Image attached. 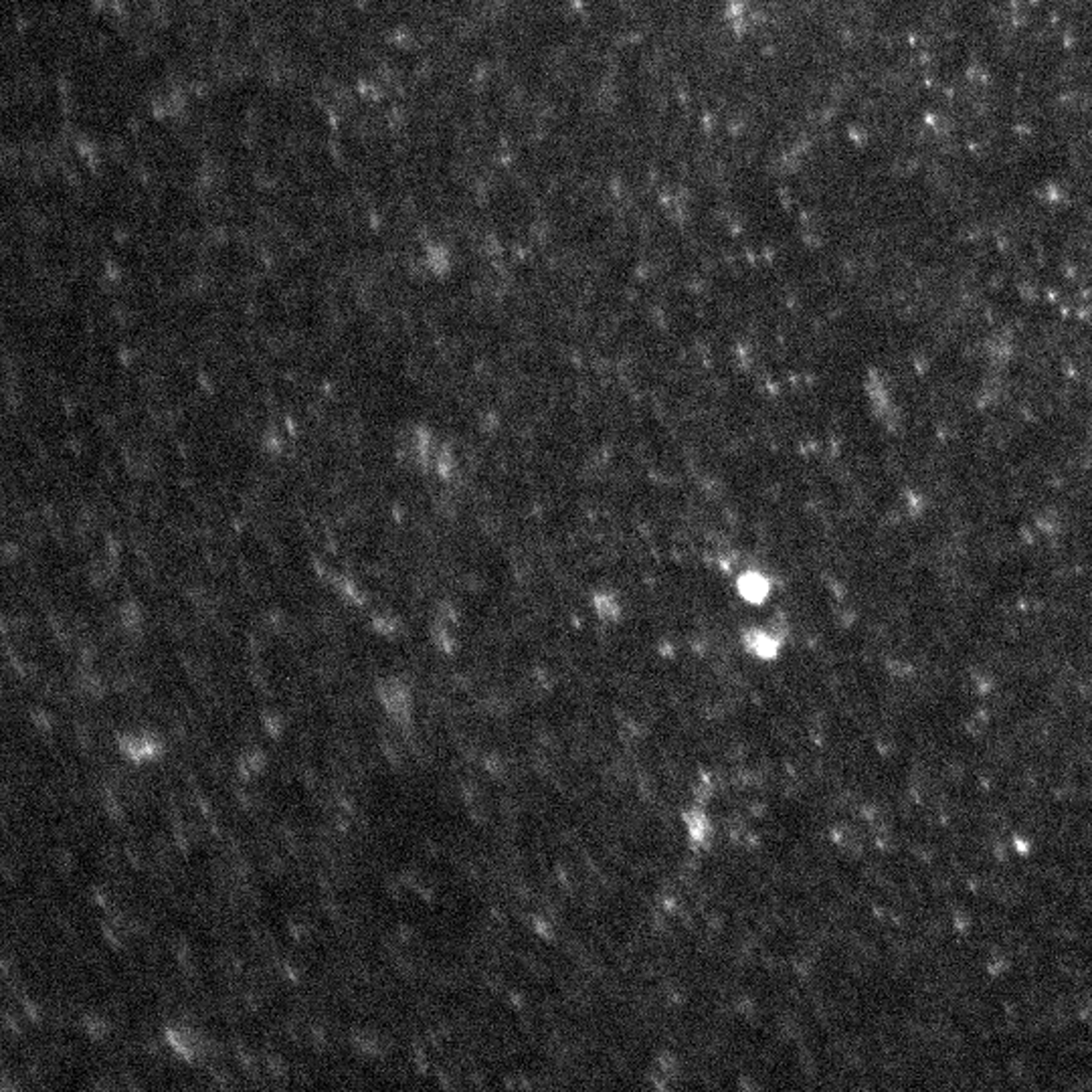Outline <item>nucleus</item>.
<instances>
[{
    "mask_svg": "<svg viewBox=\"0 0 1092 1092\" xmlns=\"http://www.w3.org/2000/svg\"><path fill=\"white\" fill-rule=\"evenodd\" d=\"M482 765H484V771L492 779L504 781L508 773H510V765L498 752H486L484 758H482Z\"/></svg>",
    "mask_w": 1092,
    "mask_h": 1092,
    "instance_id": "4468645a",
    "label": "nucleus"
},
{
    "mask_svg": "<svg viewBox=\"0 0 1092 1092\" xmlns=\"http://www.w3.org/2000/svg\"><path fill=\"white\" fill-rule=\"evenodd\" d=\"M162 1040H165L168 1050L185 1064H200L203 1060H209L212 1048H215L203 1032L186 1024V1021L165 1026Z\"/></svg>",
    "mask_w": 1092,
    "mask_h": 1092,
    "instance_id": "7ed1b4c3",
    "label": "nucleus"
},
{
    "mask_svg": "<svg viewBox=\"0 0 1092 1092\" xmlns=\"http://www.w3.org/2000/svg\"><path fill=\"white\" fill-rule=\"evenodd\" d=\"M118 755L131 767H146L165 757V738L150 728H130L114 737Z\"/></svg>",
    "mask_w": 1092,
    "mask_h": 1092,
    "instance_id": "f03ea898",
    "label": "nucleus"
},
{
    "mask_svg": "<svg viewBox=\"0 0 1092 1092\" xmlns=\"http://www.w3.org/2000/svg\"><path fill=\"white\" fill-rule=\"evenodd\" d=\"M680 1078V1060L671 1052H660L651 1064L650 1084L657 1090H670L677 1087Z\"/></svg>",
    "mask_w": 1092,
    "mask_h": 1092,
    "instance_id": "0eeeda50",
    "label": "nucleus"
},
{
    "mask_svg": "<svg viewBox=\"0 0 1092 1092\" xmlns=\"http://www.w3.org/2000/svg\"><path fill=\"white\" fill-rule=\"evenodd\" d=\"M263 870H266L269 876L275 878V876L284 874L286 862H284V859H281V856H278V853H272V856L266 859V864H263Z\"/></svg>",
    "mask_w": 1092,
    "mask_h": 1092,
    "instance_id": "cd10ccee",
    "label": "nucleus"
},
{
    "mask_svg": "<svg viewBox=\"0 0 1092 1092\" xmlns=\"http://www.w3.org/2000/svg\"><path fill=\"white\" fill-rule=\"evenodd\" d=\"M233 1052H235V1060H237V1062H239V1066H241L243 1070L251 1072V1070L255 1068V1066H257V1056H255L253 1050H251V1048H249L247 1044H241V1041H235Z\"/></svg>",
    "mask_w": 1092,
    "mask_h": 1092,
    "instance_id": "aec40b11",
    "label": "nucleus"
},
{
    "mask_svg": "<svg viewBox=\"0 0 1092 1092\" xmlns=\"http://www.w3.org/2000/svg\"><path fill=\"white\" fill-rule=\"evenodd\" d=\"M374 696L388 723L401 734L411 737L415 731V696L409 684L397 676L379 677L374 684Z\"/></svg>",
    "mask_w": 1092,
    "mask_h": 1092,
    "instance_id": "f257e3e1",
    "label": "nucleus"
},
{
    "mask_svg": "<svg viewBox=\"0 0 1092 1092\" xmlns=\"http://www.w3.org/2000/svg\"><path fill=\"white\" fill-rule=\"evenodd\" d=\"M90 900L98 908H102V910H110L111 907H114V894H111L110 890L104 888V886H91Z\"/></svg>",
    "mask_w": 1092,
    "mask_h": 1092,
    "instance_id": "4be33fe9",
    "label": "nucleus"
},
{
    "mask_svg": "<svg viewBox=\"0 0 1092 1092\" xmlns=\"http://www.w3.org/2000/svg\"><path fill=\"white\" fill-rule=\"evenodd\" d=\"M269 765L267 752L260 746H247L235 757V773L243 783H253L266 773Z\"/></svg>",
    "mask_w": 1092,
    "mask_h": 1092,
    "instance_id": "423d86ee",
    "label": "nucleus"
},
{
    "mask_svg": "<svg viewBox=\"0 0 1092 1092\" xmlns=\"http://www.w3.org/2000/svg\"><path fill=\"white\" fill-rule=\"evenodd\" d=\"M122 853H124V858L128 859V862H130L131 868H134V870L142 868V864H144V852H142V850H138L134 844H125V846H124V850H122Z\"/></svg>",
    "mask_w": 1092,
    "mask_h": 1092,
    "instance_id": "a878e982",
    "label": "nucleus"
},
{
    "mask_svg": "<svg viewBox=\"0 0 1092 1092\" xmlns=\"http://www.w3.org/2000/svg\"><path fill=\"white\" fill-rule=\"evenodd\" d=\"M30 723H33V726L37 728V731L43 732V734H49V732L53 731V726H55L53 714L49 712L47 708H43V706H35L33 711H30Z\"/></svg>",
    "mask_w": 1092,
    "mask_h": 1092,
    "instance_id": "f3484780",
    "label": "nucleus"
},
{
    "mask_svg": "<svg viewBox=\"0 0 1092 1092\" xmlns=\"http://www.w3.org/2000/svg\"><path fill=\"white\" fill-rule=\"evenodd\" d=\"M415 934H417L415 928L409 927V925H399V928H397V937H399L401 945H411L413 937H415Z\"/></svg>",
    "mask_w": 1092,
    "mask_h": 1092,
    "instance_id": "2f4dec72",
    "label": "nucleus"
},
{
    "mask_svg": "<svg viewBox=\"0 0 1092 1092\" xmlns=\"http://www.w3.org/2000/svg\"><path fill=\"white\" fill-rule=\"evenodd\" d=\"M637 789H639V795H642V799H644V801H651V799H654L656 793H657V787H656L654 777H651V775H645V773L639 775V777H637Z\"/></svg>",
    "mask_w": 1092,
    "mask_h": 1092,
    "instance_id": "393cba45",
    "label": "nucleus"
},
{
    "mask_svg": "<svg viewBox=\"0 0 1092 1092\" xmlns=\"http://www.w3.org/2000/svg\"><path fill=\"white\" fill-rule=\"evenodd\" d=\"M102 937L105 943H108L111 949H124L125 945L130 943V939L134 937V928H131V919L125 914H105L102 919Z\"/></svg>",
    "mask_w": 1092,
    "mask_h": 1092,
    "instance_id": "6e6552de",
    "label": "nucleus"
},
{
    "mask_svg": "<svg viewBox=\"0 0 1092 1092\" xmlns=\"http://www.w3.org/2000/svg\"><path fill=\"white\" fill-rule=\"evenodd\" d=\"M81 1030L87 1035V1038L93 1041H104L108 1040L111 1032H114V1024L108 1015L98 1014V1012H85L81 1015Z\"/></svg>",
    "mask_w": 1092,
    "mask_h": 1092,
    "instance_id": "9d476101",
    "label": "nucleus"
},
{
    "mask_svg": "<svg viewBox=\"0 0 1092 1092\" xmlns=\"http://www.w3.org/2000/svg\"><path fill=\"white\" fill-rule=\"evenodd\" d=\"M73 737L75 743L79 745L81 751H90L93 746V728L85 723V720H78L73 726Z\"/></svg>",
    "mask_w": 1092,
    "mask_h": 1092,
    "instance_id": "6ab92c4d",
    "label": "nucleus"
},
{
    "mask_svg": "<svg viewBox=\"0 0 1092 1092\" xmlns=\"http://www.w3.org/2000/svg\"><path fill=\"white\" fill-rule=\"evenodd\" d=\"M680 821L692 850H711L714 839V824L704 806L696 803V806L682 809Z\"/></svg>",
    "mask_w": 1092,
    "mask_h": 1092,
    "instance_id": "20e7f679",
    "label": "nucleus"
},
{
    "mask_svg": "<svg viewBox=\"0 0 1092 1092\" xmlns=\"http://www.w3.org/2000/svg\"><path fill=\"white\" fill-rule=\"evenodd\" d=\"M348 1044L362 1058H381L388 1052L387 1040L379 1032L368 1028H354L348 1034Z\"/></svg>",
    "mask_w": 1092,
    "mask_h": 1092,
    "instance_id": "1a4fd4ad",
    "label": "nucleus"
},
{
    "mask_svg": "<svg viewBox=\"0 0 1092 1092\" xmlns=\"http://www.w3.org/2000/svg\"><path fill=\"white\" fill-rule=\"evenodd\" d=\"M263 1064H266V1068L272 1078H287V1075H290V1066H287V1062L280 1056V1054H266Z\"/></svg>",
    "mask_w": 1092,
    "mask_h": 1092,
    "instance_id": "a211bd4d",
    "label": "nucleus"
},
{
    "mask_svg": "<svg viewBox=\"0 0 1092 1092\" xmlns=\"http://www.w3.org/2000/svg\"><path fill=\"white\" fill-rule=\"evenodd\" d=\"M21 1012L27 1015L30 1021H39L41 1018V1009L37 1008V1003L33 1000H29V997H24V1000L21 1001Z\"/></svg>",
    "mask_w": 1092,
    "mask_h": 1092,
    "instance_id": "c756f323",
    "label": "nucleus"
},
{
    "mask_svg": "<svg viewBox=\"0 0 1092 1092\" xmlns=\"http://www.w3.org/2000/svg\"><path fill=\"white\" fill-rule=\"evenodd\" d=\"M4 1028H6V1032H10V1034L21 1032V1024H18V1020L15 1018V1014L9 1012V1009H6V1012H4Z\"/></svg>",
    "mask_w": 1092,
    "mask_h": 1092,
    "instance_id": "473e14b6",
    "label": "nucleus"
},
{
    "mask_svg": "<svg viewBox=\"0 0 1092 1092\" xmlns=\"http://www.w3.org/2000/svg\"><path fill=\"white\" fill-rule=\"evenodd\" d=\"M379 751L385 761L388 763V767L393 769H403L405 761H407V751L401 740L394 738V734H381L379 738Z\"/></svg>",
    "mask_w": 1092,
    "mask_h": 1092,
    "instance_id": "9b49d317",
    "label": "nucleus"
},
{
    "mask_svg": "<svg viewBox=\"0 0 1092 1092\" xmlns=\"http://www.w3.org/2000/svg\"><path fill=\"white\" fill-rule=\"evenodd\" d=\"M287 933H290V937L296 940V943H302V940L310 937V925H307V920L304 919L292 916V919L287 920Z\"/></svg>",
    "mask_w": 1092,
    "mask_h": 1092,
    "instance_id": "412c9836",
    "label": "nucleus"
},
{
    "mask_svg": "<svg viewBox=\"0 0 1092 1092\" xmlns=\"http://www.w3.org/2000/svg\"><path fill=\"white\" fill-rule=\"evenodd\" d=\"M55 868H57L59 874L69 876L75 870V856L69 850H59L55 853Z\"/></svg>",
    "mask_w": 1092,
    "mask_h": 1092,
    "instance_id": "5701e85b",
    "label": "nucleus"
},
{
    "mask_svg": "<svg viewBox=\"0 0 1092 1092\" xmlns=\"http://www.w3.org/2000/svg\"><path fill=\"white\" fill-rule=\"evenodd\" d=\"M298 775H300V779L304 781V785H306V787H310V789L316 787V783H318V773H316V771H313L312 767H302V769L298 771Z\"/></svg>",
    "mask_w": 1092,
    "mask_h": 1092,
    "instance_id": "7c9ffc66",
    "label": "nucleus"
},
{
    "mask_svg": "<svg viewBox=\"0 0 1092 1092\" xmlns=\"http://www.w3.org/2000/svg\"><path fill=\"white\" fill-rule=\"evenodd\" d=\"M245 785H247V783H243V785H239V787L235 789V799L239 801V806L243 809H251V807L255 806V795L251 793V791Z\"/></svg>",
    "mask_w": 1092,
    "mask_h": 1092,
    "instance_id": "c85d7f7f",
    "label": "nucleus"
},
{
    "mask_svg": "<svg viewBox=\"0 0 1092 1092\" xmlns=\"http://www.w3.org/2000/svg\"><path fill=\"white\" fill-rule=\"evenodd\" d=\"M781 644H783V637L777 631L751 627V630H746L743 633V645H745L746 654L763 662L777 660V656H779V651H781Z\"/></svg>",
    "mask_w": 1092,
    "mask_h": 1092,
    "instance_id": "39448f33",
    "label": "nucleus"
},
{
    "mask_svg": "<svg viewBox=\"0 0 1092 1092\" xmlns=\"http://www.w3.org/2000/svg\"><path fill=\"white\" fill-rule=\"evenodd\" d=\"M322 908H324V913H326V914H328V916H330V919H332V920H340V919H342V916H344V914H342V913H344V910H342V905H340V900H336V899H332V896H330V894H326V899L322 900Z\"/></svg>",
    "mask_w": 1092,
    "mask_h": 1092,
    "instance_id": "bb28decb",
    "label": "nucleus"
},
{
    "mask_svg": "<svg viewBox=\"0 0 1092 1092\" xmlns=\"http://www.w3.org/2000/svg\"><path fill=\"white\" fill-rule=\"evenodd\" d=\"M740 593H743L745 599L752 601V603H758V601H763L765 597H767L769 591H767V587H765L761 576H746V579L743 581V591Z\"/></svg>",
    "mask_w": 1092,
    "mask_h": 1092,
    "instance_id": "dca6fc26",
    "label": "nucleus"
},
{
    "mask_svg": "<svg viewBox=\"0 0 1092 1092\" xmlns=\"http://www.w3.org/2000/svg\"><path fill=\"white\" fill-rule=\"evenodd\" d=\"M530 927L536 937H541L543 940H555L556 937V927L549 914H530Z\"/></svg>",
    "mask_w": 1092,
    "mask_h": 1092,
    "instance_id": "2eb2a0df",
    "label": "nucleus"
},
{
    "mask_svg": "<svg viewBox=\"0 0 1092 1092\" xmlns=\"http://www.w3.org/2000/svg\"><path fill=\"white\" fill-rule=\"evenodd\" d=\"M75 688H78V692L81 696H85V698H91V700H99L105 694V686H104L102 677H99L98 674H93V671H81V674L78 676V680H75Z\"/></svg>",
    "mask_w": 1092,
    "mask_h": 1092,
    "instance_id": "ddd939ff",
    "label": "nucleus"
},
{
    "mask_svg": "<svg viewBox=\"0 0 1092 1092\" xmlns=\"http://www.w3.org/2000/svg\"><path fill=\"white\" fill-rule=\"evenodd\" d=\"M307 1041L316 1048V1050H326L328 1048V1034H326V1028L322 1026H312L307 1028Z\"/></svg>",
    "mask_w": 1092,
    "mask_h": 1092,
    "instance_id": "b1692460",
    "label": "nucleus"
},
{
    "mask_svg": "<svg viewBox=\"0 0 1092 1092\" xmlns=\"http://www.w3.org/2000/svg\"><path fill=\"white\" fill-rule=\"evenodd\" d=\"M260 720H261L263 732L273 740H280L287 731L286 717L280 711H275V708H263L260 714Z\"/></svg>",
    "mask_w": 1092,
    "mask_h": 1092,
    "instance_id": "f8f14e48",
    "label": "nucleus"
}]
</instances>
